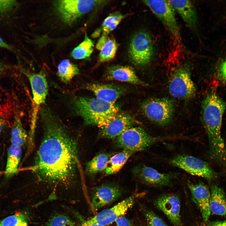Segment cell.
Masks as SVG:
<instances>
[{"label": "cell", "mask_w": 226, "mask_h": 226, "mask_svg": "<svg viewBox=\"0 0 226 226\" xmlns=\"http://www.w3.org/2000/svg\"><path fill=\"white\" fill-rule=\"evenodd\" d=\"M0 47L9 50L13 51V48L3 40L0 36Z\"/></svg>", "instance_id": "d590c367"}, {"label": "cell", "mask_w": 226, "mask_h": 226, "mask_svg": "<svg viewBox=\"0 0 226 226\" xmlns=\"http://www.w3.org/2000/svg\"><path fill=\"white\" fill-rule=\"evenodd\" d=\"M190 65L186 63L179 65L171 73L169 91L175 98L188 100L195 96L196 88L191 78Z\"/></svg>", "instance_id": "277c9868"}, {"label": "cell", "mask_w": 226, "mask_h": 226, "mask_svg": "<svg viewBox=\"0 0 226 226\" xmlns=\"http://www.w3.org/2000/svg\"><path fill=\"white\" fill-rule=\"evenodd\" d=\"M135 196H130L113 207L104 210L86 222L90 224L107 225L124 215L133 205Z\"/></svg>", "instance_id": "4fadbf2b"}, {"label": "cell", "mask_w": 226, "mask_h": 226, "mask_svg": "<svg viewBox=\"0 0 226 226\" xmlns=\"http://www.w3.org/2000/svg\"><path fill=\"white\" fill-rule=\"evenodd\" d=\"M6 68L5 66L2 63L0 62V75L5 70Z\"/></svg>", "instance_id": "ab89813d"}, {"label": "cell", "mask_w": 226, "mask_h": 226, "mask_svg": "<svg viewBox=\"0 0 226 226\" xmlns=\"http://www.w3.org/2000/svg\"><path fill=\"white\" fill-rule=\"evenodd\" d=\"M172 165L185 171L190 174L200 176L208 180L214 179L216 175L206 162L191 156L179 154L169 160Z\"/></svg>", "instance_id": "8fae6325"}, {"label": "cell", "mask_w": 226, "mask_h": 226, "mask_svg": "<svg viewBox=\"0 0 226 226\" xmlns=\"http://www.w3.org/2000/svg\"><path fill=\"white\" fill-rule=\"evenodd\" d=\"M141 108L150 121L164 126L168 125L172 120L175 105L172 100L167 98H151L143 102Z\"/></svg>", "instance_id": "52a82bcc"}, {"label": "cell", "mask_w": 226, "mask_h": 226, "mask_svg": "<svg viewBox=\"0 0 226 226\" xmlns=\"http://www.w3.org/2000/svg\"><path fill=\"white\" fill-rule=\"evenodd\" d=\"M71 105L75 114L88 125L100 127L106 124L119 112V107L97 98L75 97Z\"/></svg>", "instance_id": "3957f363"}, {"label": "cell", "mask_w": 226, "mask_h": 226, "mask_svg": "<svg viewBox=\"0 0 226 226\" xmlns=\"http://www.w3.org/2000/svg\"><path fill=\"white\" fill-rule=\"evenodd\" d=\"M7 125L6 121L0 116V134L2 132Z\"/></svg>", "instance_id": "74e56055"}, {"label": "cell", "mask_w": 226, "mask_h": 226, "mask_svg": "<svg viewBox=\"0 0 226 226\" xmlns=\"http://www.w3.org/2000/svg\"><path fill=\"white\" fill-rule=\"evenodd\" d=\"M122 191L120 187L112 184H104L94 187L92 193L91 205L97 210L108 205L118 198Z\"/></svg>", "instance_id": "5bb4252c"}, {"label": "cell", "mask_w": 226, "mask_h": 226, "mask_svg": "<svg viewBox=\"0 0 226 226\" xmlns=\"http://www.w3.org/2000/svg\"><path fill=\"white\" fill-rule=\"evenodd\" d=\"M106 76L109 80H115L143 86L148 85L138 78L132 67L128 66H111L108 68Z\"/></svg>", "instance_id": "ffe728a7"}, {"label": "cell", "mask_w": 226, "mask_h": 226, "mask_svg": "<svg viewBox=\"0 0 226 226\" xmlns=\"http://www.w3.org/2000/svg\"><path fill=\"white\" fill-rule=\"evenodd\" d=\"M21 147L11 145L8 148L5 176L7 179L12 177L17 173L22 156Z\"/></svg>", "instance_id": "7402d4cb"}, {"label": "cell", "mask_w": 226, "mask_h": 226, "mask_svg": "<svg viewBox=\"0 0 226 226\" xmlns=\"http://www.w3.org/2000/svg\"><path fill=\"white\" fill-rule=\"evenodd\" d=\"M47 226H75V225L67 217L62 215H57L53 216L49 220Z\"/></svg>", "instance_id": "1f68e13d"}, {"label": "cell", "mask_w": 226, "mask_h": 226, "mask_svg": "<svg viewBox=\"0 0 226 226\" xmlns=\"http://www.w3.org/2000/svg\"><path fill=\"white\" fill-rule=\"evenodd\" d=\"M15 0H0V13L6 14L12 11L17 6Z\"/></svg>", "instance_id": "d6a6232c"}, {"label": "cell", "mask_w": 226, "mask_h": 226, "mask_svg": "<svg viewBox=\"0 0 226 226\" xmlns=\"http://www.w3.org/2000/svg\"><path fill=\"white\" fill-rule=\"evenodd\" d=\"M163 139L151 136L141 127L132 126L114 139L118 147L136 153L143 151Z\"/></svg>", "instance_id": "8992f818"}, {"label": "cell", "mask_w": 226, "mask_h": 226, "mask_svg": "<svg viewBox=\"0 0 226 226\" xmlns=\"http://www.w3.org/2000/svg\"><path fill=\"white\" fill-rule=\"evenodd\" d=\"M138 123L130 115L117 113L104 126L100 127L99 136L102 138L115 139L127 129Z\"/></svg>", "instance_id": "7c38bea8"}, {"label": "cell", "mask_w": 226, "mask_h": 226, "mask_svg": "<svg viewBox=\"0 0 226 226\" xmlns=\"http://www.w3.org/2000/svg\"><path fill=\"white\" fill-rule=\"evenodd\" d=\"M187 186L191 193L192 199L200 210L203 220L207 222L210 217V192L207 186L201 182L194 184L190 182Z\"/></svg>", "instance_id": "e0dca14e"}, {"label": "cell", "mask_w": 226, "mask_h": 226, "mask_svg": "<svg viewBox=\"0 0 226 226\" xmlns=\"http://www.w3.org/2000/svg\"><path fill=\"white\" fill-rule=\"evenodd\" d=\"M208 226H226V220L209 222Z\"/></svg>", "instance_id": "8d00e7d4"}, {"label": "cell", "mask_w": 226, "mask_h": 226, "mask_svg": "<svg viewBox=\"0 0 226 226\" xmlns=\"http://www.w3.org/2000/svg\"><path fill=\"white\" fill-rule=\"evenodd\" d=\"M39 114L43 137L32 170L40 181L67 183L75 176L77 168V143L58 116L46 104L41 107Z\"/></svg>", "instance_id": "6da1fadb"}, {"label": "cell", "mask_w": 226, "mask_h": 226, "mask_svg": "<svg viewBox=\"0 0 226 226\" xmlns=\"http://www.w3.org/2000/svg\"><path fill=\"white\" fill-rule=\"evenodd\" d=\"M135 153L131 151L123 150L114 154L110 158L106 166L103 171L106 175L116 174L123 167L128 159Z\"/></svg>", "instance_id": "603a6c76"}, {"label": "cell", "mask_w": 226, "mask_h": 226, "mask_svg": "<svg viewBox=\"0 0 226 226\" xmlns=\"http://www.w3.org/2000/svg\"><path fill=\"white\" fill-rule=\"evenodd\" d=\"M0 226H28V225L25 215L19 213L0 221Z\"/></svg>", "instance_id": "f546056e"}, {"label": "cell", "mask_w": 226, "mask_h": 226, "mask_svg": "<svg viewBox=\"0 0 226 226\" xmlns=\"http://www.w3.org/2000/svg\"><path fill=\"white\" fill-rule=\"evenodd\" d=\"M175 10L180 15L188 27L192 31L196 30L197 17L195 8L189 0H169Z\"/></svg>", "instance_id": "d6986e66"}, {"label": "cell", "mask_w": 226, "mask_h": 226, "mask_svg": "<svg viewBox=\"0 0 226 226\" xmlns=\"http://www.w3.org/2000/svg\"><path fill=\"white\" fill-rule=\"evenodd\" d=\"M94 46L92 40L86 36L83 41L73 50L71 52L72 56L76 59H86L91 55Z\"/></svg>", "instance_id": "83f0119b"}, {"label": "cell", "mask_w": 226, "mask_h": 226, "mask_svg": "<svg viewBox=\"0 0 226 226\" xmlns=\"http://www.w3.org/2000/svg\"><path fill=\"white\" fill-rule=\"evenodd\" d=\"M84 88L93 92L96 98L112 104H115L125 91L121 86L109 84L91 83L86 84Z\"/></svg>", "instance_id": "ac0fdd59"}, {"label": "cell", "mask_w": 226, "mask_h": 226, "mask_svg": "<svg viewBox=\"0 0 226 226\" xmlns=\"http://www.w3.org/2000/svg\"><path fill=\"white\" fill-rule=\"evenodd\" d=\"M101 1L62 0L55 1L56 10L65 24L71 25L89 12Z\"/></svg>", "instance_id": "9c48e42d"}, {"label": "cell", "mask_w": 226, "mask_h": 226, "mask_svg": "<svg viewBox=\"0 0 226 226\" xmlns=\"http://www.w3.org/2000/svg\"><path fill=\"white\" fill-rule=\"evenodd\" d=\"M135 175L142 181L148 185L157 187L169 186L175 175L172 173H162L155 169L145 165L136 167Z\"/></svg>", "instance_id": "9a60e30c"}, {"label": "cell", "mask_w": 226, "mask_h": 226, "mask_svg": "<svg viewBox=\"0 0 226 226\" xmlns=\"http://www.w3.org/2000/svg\"><path fill=\"white\" fill-rule=\"evenodd\" d=\"M155 204L174 226H181L180 202L177 196L174 194L163 195L156 200Z\"/></svg>", "instance_id": "2e32d148"}, {"label": "cell", "mask_w": 226, "mask_h": 226, "mask_svg": "<svg viewBox=\"0 0 226 226\" xmlns=\"http://www.w3.org/2000/svg\"><path fill=\"white\" fill-rule=\"evenodd\" d=\"M211 212L219 215H226V197L223 190L216 185L212 186L210 200Z\"/></svg>", "instance_id": "44dd1931"}, {"label": "cell", "mask_w": 226, "mask_h": 226, "mask_svg": "<svg viewBox=\"0 0 226 226\" xmlns=\"http://www.w3.org/2000/svg\"><path fill=\"white\" fill-rule=\"evenodd\" d=\"M118 45L113 38L108 37L99 54V59L100 62L110 61L115 56Z\"/></svg>", "instance_id": "f1b7e54d"}, {"label": "cell", "mask_w": 226, "mask_h": 226, "mask_svg": "<svg viewBox=\"0 0 226 226\" xmlns=\"http://www.w3.org/2000/svg\"><path fill=\"white\" fill-rule=\"evenodd\" d=\"M148 226H168L165 223L152 211L143 209Z\"/></svg>", "instance_id": "4dcf8cb0"}, {"label": "cell", "mask_w": 226, "mask_h": 226, "mask_svg": "<svg viewBox=\"0 0 226 226\" xmlns=\"http://www.w3.org/2000/svg\"><path fill=\"white\" fill-rule=\"evenodd\" d=\"M81 226H108L107 225H103L99 224H90L86 221L83 223Z\"/></svg>", "instance_id": "f35d334b"}, {"label": "cell", "mask_w": 226, "mask_h": 226, "mask_svg": "<svg viewBox=\"0 0 226 226\" xmlns=\"http://www.w3.org/2000/svg\"><path fill=\"white\" fill-rule=\"evenodd\" d=\"M57 73L60 80L63 83H67L73 78L79 74L78 66L68 59H64L58 64Z\"/></svg>", "instance_id": "cb8c5ba5"}, {"label": "cell", "mask_w": 226, "mask_h": 226, "mask_svg": "<svg viewBox=\"0 0 226 226\" xmlns=\"http://www.w3.org/2000/svg\"><path fill=\"white\" fill-rule=\"evenodd\" d=\"M219 73L221 78L226 82V58L221 63Z\"/></svg>", "instance_id": "e575fe53"}, {"label": "cell", "mask_w": 226, "mask_h": 226, "mask_svg": "<svg viewBox=\"0 0 226 226\" xmlns=\"http://www.w3.org/2000/svg\"><path fill=\"white\" fill-rule=\"evenodd\" d=\"M225 108V102L213 91L205 96L201 104V121L208 137L210 153L218 160L226 156V149L221 135Z\"/></svg>", "instance_id": "7a4b0ae2"}, {"label": "cell", "mask_w": 226, "mask_h": 226, "mask_svg": "<svg viewBox=\"0 0 226 226\" xmlns=\"http://www.w3.org/2000/svg\"><path fill=\"white\" fill-rule=\"evenodd\" d=\"M116 226H133L132 222L125 217H121L115 221Z\"/></svg>", "instance_id": "836d02e7"}, {"label": "cell", "mask_w": 226, "mask_h": 226, "mask_svg": "<svg viewBox=\"0 0 226 226\" xmlns=\"http://www.w3.org/2000/svg\"><path fill=\"white\" fill-rule=\"evenodd\" d=\"M114 153H102L95 156L86 164V171L90 175L103 172L110 157Z\"/></svg>", "instance_id": "484cf974"}, {"label": "cell", "mask_w": 226, "mask_h": 226, "mask_svg": "<svg viewBox=\"0 0 226 226\" xmlns=\"http://www.w3.org/2000/svg\"><path fill=\"white\" fill-rule=\"evenodd\" d=\"M124 16L118 12H115L110 13L104 20L100 30L102 31V34L100 38L106 40L108 38V34L117 27Z\"/></svg>", "instance_id": "4316f807"}, {"label": "cell", "mask_w": 226, "mask_h": 226, "mask_svg": "<svg viewBox=\"0 0 226 226\" xmlns=\"http://www.w3.org/2000/svg\"><path fill=\"white\" fill-rule=\"evenodd\" d=\"M143 2L176 40L180 42V34L175 16V10L169 0H150Z\"/></svg>", "instance_id": "30bf717a"}, {"label": "cell", "mask_w": 226, "mask_h": 226, "mask_svg": "<svg viewBox=\"0 0 226 226\" xmlns=\"http://www.w3.org/2000/svg\"><path fill=\"white\" fill-rule=\"evenodd\" d=\"M29 136L19 118L16 116L11 132V144L21 147L28 142Z\"/></svg>", "instance_id": "d4e9b609"}, {"label": "cell", "mask_w": 226, "mask_h": 226, "mask_svg": "<svg viewBox=\"0 0 226 226\" xmlns=\"http://www.w3.org/2000/svg\"><path fill=\"white\" fill-rule=\"evenodd\" d=\"M25 74L30 83L32 94L30 130L28 138L29 142L32 143L38 116L41 107L45 104L49 88L46 76L43 73H25Z\"/></svg>", "instance_id": "5b68a950"}, {"label": "cell", "mask_w": 226, "mask_h": 226, "mask_svg": "<svg viewBox=\"0 0 226 226\" xmlns=\"http://www.w3.org/2000/svg\"><path fill=\"white\" fill-rule=\"evenodd\" d=\"M129 55L133 64L139 66L148 64L154 55V46L150 34L145 30L136 33L132 39Z\"/></svg>", "instance_id": "ba28073f"}]
</instances>
